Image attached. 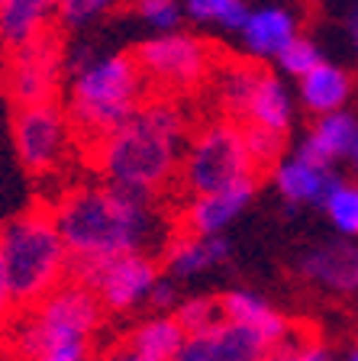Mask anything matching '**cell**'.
Masks as SVG:
<instances>
[{
  "instance_id": "4dcf8cb0",
  "label": "cell",
  "mask_w": 358,
  "mask_h": 361,
  "mask_svg": "<svg viewBox=\"0 0 358 361\" xmlns=\"http://www.w3.org/2000/svg\"><path fill=\"white\" fill-rule=\"evenodd\" d=\"M119 0H59V23L61 26H84L94 16H104L107 10H113Z\"/></svg>"
},
{
  "instance_id": "9c48e42d",
  "label": "cell",
  "mask_w": 358,
  "mask_h": 361,
  "mask_svg": "<svg viewBox=\"0 0 358 361\" xmlns=\"http://www.w3.org/2000/svg\"><path fill=\"white\" fill-rule=\"evenodd\" d=\"M13 142L23 168L32 174H52L71 152L75 133L59 100H45L13 110Z\"/></svg>"
},
{
  "instance_id": "3957f363",
  "label": "cell",
  "mask_w": 358,
  "mask_h": 361,
  "mask_svg": "<svg viewBox=\"0 0 358 361\" xmlns=\"http://www.w3.org/2000/svg\"><path fill=\"white\" fill-rule=\"evenodd\" d=\"M145 78L133 55H94L84 68L71 71L65 113L75 139L94 152L145 104Z\"/></svg>"
},
{
  "instance_id": "ffe728a7",
  "label": "cell",
  "mask_w": 358,
  "mask_h": 361,
  "mask_svg": "<svg viewBox=\"0 0 358 361\" xmlns=\"http://www.w3.org/2000/svg\"><path fill=\"white\" fill-rule=\"evenodd\" d=\"M291 120H294L291 94H287V87L281 84V78H275V75H268V71H265L242 123L258 126V129H268V133H275V135H281V139H284V135H287V129H291Z\"/></svg>"
},
{
  "instance_id": "f35d334b",
  "label": "cell",
  "mask_w": 358,
  "mask_h": 361,
  "mask_svg": "<svg viewBox=\"0 0 358 361\" xmlns=\"http://www.w3.org/2000/svg\"><path fill=\"white\" fill-rule=\"evenodd\" d=\"M84 361H100V358H94V355H88V358H84Z\"/></svg>"
},
{
  "instance_id": "74e56055",
  "label": "cell",
  "mask_w": 358,
  "mask_h": 361,
  "mask_svg": "<svg viewBox=\"0 0 358 361\" xmlns=\"http://www.w3.org/2000/svg\"><path fill=\"white\" fill-rule=\"evenodd\" d=\"M345 361H358V345L352 348V352H349V358H345Z\"/></svg>"
},
{
  "instance_id": "44dd1931",
  "label": "cell",
  "mask_w": 358,
  "mask_h": 361,
  "mask_svg": "<svg viewBox=\"0 0 358 361\" xmlns=\"http://www.w3.org/2000/svg\"><path fill=\"white\" fill-rule=\"evenodd\" d=\"M352 94V75L342 71L336 65L314 68L306 78H300V104L306 106L316 116H326V113H339L342 104Z\"/></svg>"
},
{
  "instance_id": "e0dca14e",
  "label": "cell",
  "mask_w": 358,
  "mask_h": 361,
  "mask_svg": "<svg viewBox=\"0 0 358 361\" xmlns=\"http://www.w3.org/2000/svg\"><path fill=\"white\" fill-rule=\"evenodd\" d=\"M242 42H246L252 59H278V55L300 36L297 16L284 7H258L249 13L242 26Z\"/></svg>"
},
{
  "instance_id": "484cf974",
  "label": "cell",
  "mask_w": 358,
  "mask_h": 361,
  "mask_svg": "<svg viewBox=\"0 0 358 361\" xmlns=\"http://www.w3.org/2000/svg\"><path fill=\"white\" fill-rule=\"evenodd\" d=\"M242 139H246V149H249V158H252V165H255V174L268 171V168H278V158H281V152H284L281 135L242 123Z\"/></svg>"
},
{
  "instance_id": "f546056e",
  "label": "cell",
  "mask_w": 358,
  "mask_h": 361,
  "mask_svg": "<svg viewBox=\"0 0 358 361\" xmlns=\"http://www.w3.org/2000/svg\"><path fill=\"white\" fill-rule=\"evenodd\" d=\"M133 13L165 32H174V26L181 20L178 0H133Z\"/></svg>"
},
{
  "instance_id": "8992f818",
  "label": "cell",
  "mask_w": 358,
  "mask_h": 361,
  "mask_svg": "<svg viewBox=\"0 0 358 361\" xmlns=\"http://www.w3.org/2000/svg\"><path fill=\"white\" fill-rule=\"evenodd\" d=\"M255 165L249 158L242 126L232 120H220L203 126L191 139L181 158L178 180L187 194L207 197L217 190L236 188L242 180H255Z\"/></svg>"
},
{
  "instance_id": "9a60e30c",
  "label": "cell",
  "mask_w": 358,
  "mask_h": 361,
  "mask_svg": "<svg viewBox=\"0 0 358 361\" xmlns=\"http://www.w3.org/2000/svg\"><path fill=\"white\" fill-rule=\"evenodd\" d=\"M255 194V180H242L236 188L217 190L207 197H194L184 213V226L191 235H223V229L249 207Z\"/></svg>"
},
{
  "instance_id": "f1b7e54d",
  "label": "cell",
  "mask_w": 358,
  "mask_h": 361,
  "mask_svg": "<svg viewBox=\"0 0 358 361\" xmlns=\"http://www.w3.org/2000/svg\"><path fill=\"white\" fill-rule=\"evenodd\" d=\"M265 361H336V358H333V352L323 342H316V338H297L291 332L284 342L268 348Z\"/></svg>"
},
{
  "instance_id": "e575fe53",
  "label": "cell",
  "mask_w": 358,
  "mask_h": 361,
  "mask_svg": "<svg viewBox=\"0 0 358 361\" xmlns=\"http://www.w3.org/2000/svg\"><path fill=\"white\" fill-rule=\"evenodd\" d=\"M104 361H145V358H142V355H136L133 348L119 345V348H113V352H107V355H104Z\"/></svg>"
},
{
  "instance_id": "603a6c76",
  "label": "cell",
  "mask_w": 358,
  "mask_h": 361,
  "mask_svg": "<svg viewBox=\"0 0 358 361\" xmlns=\"http://www.w3.org/2000/svg\"><path fill=\"white\" fill-rule=\"evenodd\" d=\"M184 342L187 336L174 316H152V319L139 323L136 329H129L123 345L133 348L145 361H174V355L181 352Z\"/></svg>"
},
{
  "instance_id": "8fae6325",
  "label": "cell",
  "mask_w": 358,
  "mask_h": 361,
  "mask_svg": "<svg viewBox=\"0 0 358 361\" xmlns=\"http://www.w3.org/2000/svg\"><path fill=\"white\" fill-rule=\"evenodd\" d=\"M297 274L306 284L320 287L336 297H355L358 293V245L349 239H333L310 245L297 258Z\"/></svg>"
},
{
  "instance_id": "1f68e13d",
  "label": "cell",
  "mask_w": 358,
  "mask_h": 361,
  "mask_svg": "<svg viewBox=\"0 0 358 361\" xmlns=\"http://www.w3.org/2000/svg\"><path fill=\"white\" fill-rule=\"evenodd\" d=\"M90 355V342H55L36 361H84Z\"/></svg>"
},
{
  "instance_id": "5bb4252c",
  "label": "cell",
  "mask_w": 358,
  "mask_h": 361,
  "mask_svg": "<svg viewBox=\"0 0 358 361\" xmlns=\"http://www.w3.org/2000/svg\"><path fill=\"white\" fill-rule=\"evenodd\" d=\"M275 180L278 190L284 194L287 203H314V207H326L329 197L342 188V178H339L333 168H320L310 165L304 158H287V161H278L275 168Z\"/></svg>"
},
{
  "instance_id": "83f0119b",
  "label": "cell",
  "mask_w": 358,
  "mask_h": 361,
  "mask_svg": "<svg viewBox=\"0 0 358 361\" xmlns=\"http://www.w3.org/2000/svg\"><path fill=\"white\" fill-rule=\"evenodd\" d=\"M278 65H281L284 75H294V78H306L314 68L323 65V55L320 49H316L314 39L306 36H297L287 49H284L281 55H278Z\"/></svg>"
},
{
  "instance_id": "2e32d148",
  "label": "cell",
  "mask_w": 358,
  "mask_h": 361,
  "mask_svg": "<svg viewBox=\"0 0 358 361\" xmlns=\"http://www.w3.org/2000/svg\"><path fill=\"white\" fill-rule=\"evenodd\" d=\"M355 135H358V120L352 113H345V110L326 113V116L316 120L310 135L300 142L297 158H304L310 165H320V168H333L336 158H349Z\"/></svg>"
},
{
  "instance_id": "5b68a950",
  "label": "cell",
  "mask_w": 358,
  "mask_h": 361,
  "mask_svg": "<svg viewBox=\"0 0 358 361\" xmlns=\"http://www.w3.org/2000/svg\"><path fill=\"white\" fill-rule=\"evenodd\" d=\"M100 319L104 307L97 297L78 281H65L13 326V358L36 361L55 342H90V336L100 329Z\"/></svg>"
},
{
  "instance_id": "7c38bea8",
  "label": "cell",
  "mask_w": 358,
  "mask_h": 361,
  "mask_svg": "<svg viewBox=\"0 0 358 361\" xmlns=\"http://www.w3.org/2000/svg\"><path fill=\"white\" fill-rule=\"evenodd\" d=\"M265 355L268 345L255 332L223 319L213 332L187 338L174 361H265Z\"/></svg>"
},
{
  "instance_id": "ba28073f",
  "label": "cell",
  "mask_w": 358,
  "mask_h": 361,
  "mask_svg": "<svg viewBox=\"0 0 358 361\" xmlns=\"http://www.w3.org/2000/svg\"><path fill=\"white\" fill-rule=\"evenodd\" d=\"M158 264L149 252H136V255H117L100 258V262H71L68 281H78L88 287L100 300V307L126 313L139 303L149 300L152 287L158 284Z\"/></svg>"
},
{
  "instance_id": "d4e9b609",
  "label": "cell",
  "mask_w": 358,
  "mask_h": 361,
  "mask_svg": "<svg viewBox=\"0 0 358 361\" xmlns=\"http://www.w3.org/2000/svg\"><path fill=\"white\" fill-rule=\"evenodd\" d=\"M174 319L184 329V336H203V332H213L220 323H223V310H220V300L213 297H191V300L178 303L174 310Z\"/></svg>"
},
{
  "instance_id": "4fadbf2b",
  "label": "cell",
  "mask_w": 358,
  "mask_h": 361,
  "mask_svg": "<svg viewBox=\"0 0 358 361\" xmlns=\"http://www.w3.org/2000/svg\"><path fill=\"white\" fill-rule=\"evenodd\" d=\"M220 310H223L226 323H236L242 329L255 332L268 348L291 336L287 316H281L265 297L252 290H229L226 297H220Z\"/></svg>"
},
{
  "instance_id": "6da1fadb",
  "label": "cell",
  "mask_w": 358,
  "mask_h": 361,
  "mask_svg": "<svg viewBox=\"0 0 358 361\" xmlns=\"http://www.w3.org/2000/svg\"><path fill=\"white\" fill-rule=\"evenodd\" d=\"M184 139V106L168 97H152L94 149V165L107 184L155 200V194L178 178Z\"/></svg>"
},
{
  "instance_id": "52a82bcc",
  "label": "cell",
  "mask_w": 358,
  "mask_h": 361,
  "mask_svg": "<svg viewBox=\"0 0 358 361\" xmlns=\"http://www.w3.org/2000/svg\"><path fill=\"white\" fill-rule=\"evenodd\" d=\"M213 45L191 32H162L142 42L133 52L145 87L158 90V97L178 100L181 94L197 90L207 75H213Z\"/></svg>"
},
{
  "instance_id": "d590c367",
  "label": "cell",
  "mask_w": 358,
  "mask_h": 361,
  "mask_svg": "<svg viewBox=\"0 0 358 361\" xmlns=\"http://www.w3.org/2000/svg\"><path fill=\"white\" fill-rule=\"evenodd\" d=\"M349 36H352V45H355V52H358V7L352 10V16H349Z\"/></svg>"
},
{
  "instance_id": "d6986e66",
  "label": "cell",
  "mask_w": 358,
  "mask_h": 361,
  "mask_svg": "<svg viewBox=\"0 0 358 361\" xmlns=\"http://www.w3.org/2000/svg\"><path fill=\"white\" fill-rule=\"evenodd\" d=\"M229 258V242L223 235H178L165 248V264L174 278H194L201 271L223 264Z\"/></svg>"
},
{
  "instance_id": "d6a6232c",
  "label": "cell",
  "mask_w": 358,
  "mask_h": 361,
  "mask_svg": "<svg viewBox=\"0 0 358 361\" xmlns=\"http://www.w3.org/2000/svg\"><path fill=\"white\" fill-rule=\"evenodd\" d=\"M149 303L158 310H178V287H174V281L158 278V284L149 293Z\"/></svg>"
},
{
  "instance_id": "8d00e7d4",
  "label": "cell",
  "mask_w": 358,
  "mask_h": 361,
  "mask_svg": "<svg viewBox=\"0 0 358 361\" xmlns=\"http://www.w3.org/2000/svg\"><path fill=\"white\" fill-rule=\"evenodd\" d=\"M349 161H352V171L358 174V135H355V142H352V152H349Z\"/></svg>"
},
{
  "instance_id": "277c9868",
  "label": "cell",
  "mask_w": 358,
  "mask_h": 361,
  "mask_svg": "<svg viewBox=\"0 0 358 361\" xmlns=\"http://www.w3.org/2000/svg\"><path fill=\"white\" fill-rule=\"evenodd\" d=\"M0 264L13 303L36 307L68 281V255L55 216L42 207L26 210L0 226Z\"/></svg>"
},
{
  "instance_id": "ac0fdd59",
  "label": "cell",
  "mask_w": 358,
  "mask_h": 361,
  "mask_svg": "<svg viewBox=\"0 0 358 361\" xmlns=\"http://www.w3.org/2000/svg\"><path fill=\"white\" fill-rule=\"evenodd\" d=\"M52 13L59 16V0H0V45L13 52L52 30Z\"/></svg>"
},
{
  "instance_id": "cb8c5ba5",
  "label": "cell",
  "mask_w": 358,
  "mask_h": 361,
  "mask_svg": "<svg viewBox=\"0 0 358 361\" xmlns=\"http://www.w3.org/2000/svg\"><path fill=\"white\" fill-rule=\"evenodd\" d=\"M187 13L197 23H220L223 30H242L252 10L246 0H187Z\"/></svg>"
},
{
  "instance_id": "7a4b0ae2",
  "label": "cell",
  "mask_w": 358,
  "mask_h": 361,
  "mask_svg": "<svg viewBox=\"0 0 358 361\" xmlns=\"http://www.w3.org/2000/svg\"><path fill=\"white\" fill-rule=\"evenodd\" d=\"M52 216L71 262L136 255L145 252L158 233V216L149 197L113 184L68 190L55 203Z\"/></svg>"
},
{
  "instance_id": "7402d4cb",
  "label": "cell",
  "mask_w": 358,
  "mask_h": 361,
  "mask_svg": "<svg viewBox=\"0 0 358 361\" xmlns=\"http://www.w3.org/2000/svg\"><path fill=\"white\" fill-rule=\"evenodd\" d=\"M261 75H265V68L255 61H226L217 71V100L232 123L246 120V110L258 90Z\"/></svg>"
},
{
  "instance_id": "4316f807",
  "label": "cell",
  "mask_w": 358,
  "mask_h": 361,
  "mask_svg": "<svg viewBox=\"0 0 358 361\" xmlns=\"http://www.w3.org/2000/svg\"><path fill=\"white\" fill-rule=\"evenodd\" d=\"M329 216V223L336 226L342 235H358V184H345L329 197V203L323 207Z\"/></svg>"
},
{
  "instance_id": "836d02e7",
  "label": "cell",
  "mask_w": 358,
  "mask_h": 361,
  "mask_svg": "<svg viewBox=\"0 0 358 361\" xmlns=\"http://www.w3.org/2000/svg\"><path fill=\"white\" fill-rule=\"evenodd\" d=\"M10 307H13V297H10L7 274H4V264H0V326H4V319H7Z\"/></svg>"
},
{
  "instance_id": "30bf717a",
  "label": "cell",
  "mask_w": 358,
  "mask_h": 361,
  "mask_svg": "<svg viewBox=\"0 0 358 361\" xmlns=\"http://www.w3.org/2000/svg\"><path fill=\"white\" fill-rule=\"evenodd\" d=\"M61 75V36L45 30L32 42L13 49L4 68V90L16 106H32L55 100Z\"/></svg>"
}]
</instances>
